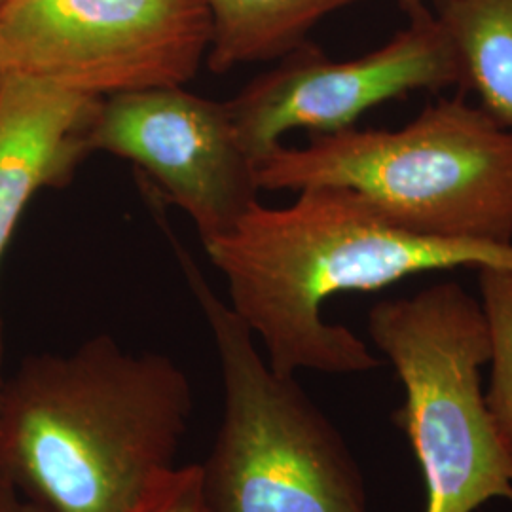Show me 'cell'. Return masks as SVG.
I'll use <instances>...</instances> for the list:
<instances>
[{
	"label": "cell",
	"mask_w": 512,
	"mask_h": 512,
	"mask_svg": "<svg viewBox=\"0 0 512 512\" xmlns=\"http://www.w3.org/2000/svg\"><path fill=\"white\" fill-rule=\"evenodd\" d=\"M97 101L31 76L0 74V260L38 192L65 188L92 156ZM2 359L0 319V366Z\"/></svg>",
	"instance_id": "obj_9"
},
{
	"label": "cell",
	"mask_w": 512,
	"mask_h": 512,
	"mask_svg": "<svg viewBox=\"0 0 512 512\" xmlns=\"http://www.w3.org/2000/svg\"><path fill=\"white\" fill-rule=\"evenodd\" d=\"M135 512H205L200 465L175 467L150 490Z\"/></svg>",
	"instance_id": "obj_13"
},
{
	"label": "cell",
	"mask_w": 512,
	"mask_h": 512,
	"mask_svg": "<svg viewBox=\"0 0 512 512\" xmlns=\"http://www.w3.org/2000/svg\"><path fill=\"white\" fill-rule=\"evenodd\" d=\"M4 65V40H2V31H0V71Z\"/></svg>",
	"instance_id": "obj_17"
},
{
	"label": "cell",
	"mask_w": 512,
	"mask_h": 512,
	"mask_svg": "<svg viewBox=\"0 0 512 512\" xmlns=\"http://www.w3.org/2000/svg\"><path fill=\"white\" fill-rule=\"evenodd\" d=\"M4 73L86 97L188 84L207 59L200 0H6Z\"/></svg>",
	"instance_id": "obj_6"
},
{
	"label": "cell",
	"mask_w": 512,
	"mask_h": 512,
	"mask_svg": "<svg viewBox=\"0 0 512 512\" xmlns=\"http://www.w3.org/2000/svg\"><path fill=\"white\" fill-rule=\"evenodd\" d=\"M2 2H6V0H0V4H2Z\"/></svg>",
	"instance_id": "obj_18"
},
{
	"label": "cell",
	"mask_w": 512,
	"mask_h": 512,
	"mask_svg": "<svg viewBox=\"0 0 512 512\" xmlns=\"http://www.w3.org/2000/svg\"><path fill=\"white\" fill-rule=\"evenodd\" d=\"M384 46L332 61L310 42L258 74L228 107L255 164L293 129L329 135L355 128L366 110L418 90L463 88V67L437 14L423 10Z\"/></svg>",
	"instance_id": "obj_7"
},
{
	"label": "cell",
	"mask_w": 512,
	"mask_h": 512,
	"mask_svg": "<svg viewBox=\"0 0 512 512\" xmlns=\"http://www.w3.org/2000/svg\"><path fill=\"white\" fill-rule=\"evenodd\" d=\"M202 243L226 277L230 308L281 376L382 365L355 332L323 319V302L336 294L380 291L425 272L512 270V245L414 234L338 186L304 188L287 207L255 203L230 232Z\"/></svg>",
	"instance_id": "obj_1"
},
{
	"label": "cell",
	"mask_w": 512,
	"mask_h": 512,
	"mask_svg": "<svg viewBox=\"0 0 512 512\" xmlns=\"http://www.w3.org/2000/svg\"><path fill=\"white\" fill-rule=\"evenodd\" d=\"M478 289L492 342V378L486 404L497 437L512 456V270H478Z\"/></svg>",
	"instance_id": "obj_12"
},
{
	"label": "cell",
	"mask_w": 512,
	"mask_h": 512,
	"mask_svg": "<svg viewBox=\"0 0 512 512\" xmlns=\"http://www.w3.org/2000/svg\"><path fill=\"white\" fill-rule=\"evenodd\" d=\"M399 4L406 16H414V14H420L423 10H427L425 0H399Z\"/></svg>",
	"instance_id": "obj_15"
},
{
	"label": "cell",
	"mask_w": 512,
	"mask_h": 512,
	"mask_svg": "<svg viewBox=\"0 0 512 512\" xmlns=\"http://www.w3.org/2000/svg\"><path fill=\"white\" fill-rule=\"evenodd\" d=\"M0 512H50L42 505L31 501L19 492L18 488L0 475Z\"/></svg>",
	"instance_id": "obj_14"
},
{
	"label": "cell",
	"mask_w": 512,
	"mask_h": 512,
	"mask_svg": "<svg viewBox=\"0 0 512 512\" xmlns=\"http://www.w3.org/2000/svg\"><path fill=\"white\" fill-rule=\"evenodd\" d=\"M211 19L207 67L228 73L281 59L306 44L323 19L363 0H200Z\"/></svg>",
	"instance_id": "obj_10"
},
{
	"label": "cell",
	"mask_w": 512,
	"mask_h": 512,
	"mask_svg": "<svg viewBox=\"0 0 512 512\" xmlns=\"http://www.w3.org/2000/svg\"><path fill=\"white\" fill-rule=\"evenodd\" d=\"M194 387L156 351L97 334L2 382L0 475L50 512H135L177 465Z\"/></svg>",
	"instance_id": "obj_2"
},
{
	"label": "cell",
	"mask_w": 512,
	"mask_h": 512,
	"mask_svg": "<svg viewBox=\"0 0 512 512\" xmlns=\"http://www.w3.org/2000/svg\"><path fill=\"white\" fill-rule=\"evenodd\" d=\"M368 334L403 382L393 423L420 463L425 512L512 503V456L497 437L480 382V368L492 359L480 300L456 281H442L372 306Z\"/></svg>",
	"instance_id": "obj_5"
},
{
	"label": "cell",
	"mask_w": 512,
	"mask_h": 512,
	"mask_svg": "<svg viewBox=\"0 0 512 512\" xmlns=\"http://www.w3.org/2000/svg\"><path fill=\"white\" fill-rule=\"evenodd\" d=\"M463 67V88L512 129V0H437Z\"/></svg>",
	"instance_id": "obj_11"
},
{
	"label": "cell",
	"mask_w": 512,
	"mask_h": 512,
	"mask_svg": "<svg viewBox=\"0 0 512 512\" xmlns=\"http://www.w3.org/2000/svg\"><path fill=\"white\" fill-rule=\"evenodd\" d=\"M2 382H4V376L0 372V456H2Z\"/></svg>",
	"instance_id": "obj_16"
},
{
	"label": "cell",
	"mask_w": 512,
	"mask_h": 512,
	"mask_svg": "<svg viewBox=\"0 0 512 512\" xmlns=\"http://www.w3.org/2000/svg\"><path fill=\"white\" fill-rule=\"evenodd\" d=\"M213 334L224 408L200 465L205 512H370L348 442L294 376L277 374L255 336L220 300L196 260L150 205Z\"/></svg>",
	"instance_id": "obj_4"
},
{
	"label": "cell",
	"mask_w": 512,
	"mask_h": 512,
	"mask_svg": "<svg viewBox=\"0 0 512 512\" xmlns=\"http://www.w3.org/2000/svg\"><path fill=\"white\" fill-rule=\"evenodd\" d=\"M256 181L270 192L348 188L414 234L512 245V129L461 95L403 128L279 145L256 165Z\"/></svg>",
	"instance_id": "obj_3"
},
{
	"label": "cell",
	"mask_w": 512,
	"mask_h": 512,
	"mask_svg": "<svg viewBox=\"0 0 512 512\" xmlns=\"http://www.w3.org/2000/svg\"><path fill=\"white\" fill-rule=\"evenodd\" d=\"M88 145L137 165L141 183L181 207L202 241L230 232L258 203L255 160L228 101L183 86L101 97Z\"/></svg>",
	"instance_id": "obj_8"
}]
</instances>
